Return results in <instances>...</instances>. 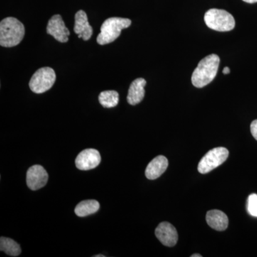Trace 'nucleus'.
<instances>
[{
	"mask_svg": "<svg viewBox=\"0 0 257 257\" xmlns=\"http://www.w3.org/2000/svg\"><path fill=\"white\" fill-rule=\"evenodd\" d=\"M219 63L220 59L215 54H212L202 59L193 72V85L195 87L202 88L212 82L217 74Z\"/></svg>",
	"mask_w": 257,
	"mask_h": 257,
	"instance_id": "obj_1",
	"label": "nucleus"
},
{
	"mask_svg": "<svg viewBox=\"0 0 257 257\" xmlns=\"http://www.w3.org/2000/svg\"><path fill=\"white\" fill-rule=\"evenodd\" d=\"M25 33V27L18 19L5 18L0 23V45L4 47L17 46L23 40Z\"/></svg>",
	"mask_w": 257,
	"mask_h": 257,
	"instance_id": "obj_2",
	"label": "nucleus"
},
{
	"mask_svg": "<svg viewBox=\"0 0 257 257\" xmlns=\"http://www.w3.org/2000/svg\"><path fill=\"white\" fill-rule=\"evenodd\" d=\"M132 21L128 19L111 18L104 22L101 27V32L96 38L100 45L111 43L119 37L121 30L128 28Z\"/></svg>",
	"mask_w": 257,
	"mask_h": 257,
	"instance_id": "obj_3",
	"label": "nucleus"
},
{
	"mask_svg": "<svg viewBox=\"0 0 257 257\" xmlns=\"http://www.w3.org/2000/svg\"><path fill=\"white\" fill-rule=\"evenodd\" d=\"M208 28L218 32H229L235 27L234 17L224 10L211 9L204 15Z\"/></svg>",
	"mask_w": 257,
	"mask_h": 257,
	"instance_id": "obj_4",
	"label": "nucleus"
},
{
	"mask_svg": "<svg viewBox=\"0 0 257 257\" xmlns=\"http://www.w3.org/2000/svg\"><path fill=\"white\" fill-rule=\"evenodd\" d=\"M229 157V151L224 147H216L210 150L202 157L198 165L199 173H209L216 167L222 165Z\"/></svg>",
	"mask_w": 257,
	"mask_h": 257,
	"instance_id": "obj_5",
	"label": "nucleus"
},
{
	"mask_svg": "<svg viewBox=\"0 0 257 257\" xmlns=\"http://www.w3.org/2000/svg\"><path fill=\"white\" fill-rule=\"evenodd\" d=\"M56 74L50 67H42L32 76L30 82V88L36 94H42L48 91L55 84Z\"/></svg>",
	"mask_w": 257,
	"mask_h": 257,
	"instance_id": "obj_6",
	"label": "nucleus"
},
{
	"mask_svg": "<svg viewBox=\"0 0 257 257\" xmlns=\"http://www.w3.org/2000/svg\"><path fill=\"white\" fill-rule=\"evenodd\" d=\"M101 162L99 152L94 149L83 150L75 160L76 167L80 170H90L96 168Z\"/></svg>",
	"mask_w": 257,
	"mask_h": 257,
	"instance_id": "obj_7",
	"label": "nucleus"
},
{
	"mask_svg": "<svg viewBox=\"0 0 257 257\" xmlns=\"http://www.w3.org/2000/svg\"><path fill=\"white\" fill-rule=\"evenodd\" d=\"M48 179L47 171L41 165L32 166L27 172V184L33 191L45 187Z\"/></svg>",
	"mask_w": 257,
	"mask_h": 257,
	"instance_id": "obj_8",
	"label": "nucleus"
},
{
	"mask_svg": "<svg viewBox=\"0 0 257 257\" xmlns=\"http://www.w3.org/2000/svg\"><path fill=\"white\" fill-rule=\"evenodd\" d=\"M47 32L58 42L62 43L68 42L70 32L65 26V24L60 15H54L49 20Z\"/></svg>",
	"mask_w": 257,
	"mask_h": 257,
	"instance_id": "obj_9",
	"label": "nucleus"
},
{
	"mask_svg": "<svg viewBox=\"0 0 257 257\" xmlns=\"http://www.w3.org/2000/svg\"><path fill=\"white\" fill-rule=\"evenodd\" d=\"M155 235L162 244L170 247L175 246L178 241L177 229L173 225L167 221L160 223L158 225L155 230Z\"/></svg>",
	"mask_w": 257,
	"mask_h": 257,
	"instance_id": "obj_10",
	"label": "nucleus"
},
{
	"mask_svg": "<svg viewBox=\"0 0 257 257\" xmlns=\"http://www.w3.org/2000/svg\"><path fill=\"white\" fill-rule=\"evenodd\" d=\"M74 31L78 35L79 38L84 41H87L92 37V28L88 22L87 14L83 10H79L76 13Z\"/></svg>",
	"mask_w": 257,
	"mask_h": 257,
	"instance_id": "obj_11",
	"label": "nucleus"
},
{
	"mask_svg": "<svg viewBox=\"0 0 257 257\" xmlns=\"http://www.w3.org/2000/svg\"><path fill=\"white\" fill-rule=\"evenodd\" d=\"M168 160L165 157L157 156L152 160L147 166L145 175L147 179L155 180L160 177L168 167Z\"/></svg>",
	"mask_w": 257,
	"mask_h": 257,
	"instance_id": "obj_12",
	"label": "nucleus"
},
{
	"mask_svg": "<svg viewBox=\"0 0 257 257\" xmlns=\"http://www.w3.org/2000/svg\"><path fill=\"white\" fill-rule=\"evenodd\" d=\"M147 82L145 79L138 78L134 80L128 91L127 101L131 105H136L145 97V87Z\"/></svg>",
	"mask_w": 257,
	"mask_h": 257,
	"instance_id": "obj_13",
	"label": "nucleus"
},
{
	"mask_svg": "<svg viewBox=\"0 0 257 257\" xmlns=\"http://www.w3.org/2000/svg\"><path fill=\"white\" fill-rule=\"evenodd\" d=\"M206 220L210 227L219 231L227 229L229 224V219L226 214L217 209L208 211Z\"/></svg>",
	"mask_w": 257,
	"mask_h": 257,
	"instance_id": "obj_14",
	"label": "nucleus"
},
{
	"mask_svg": "<svg viewBox=\"0 0 257 257\" xmlns=\"http://www.w3.org/2000/svg\"><path fill=\"white\" fill-rule=\"evenodd\" d=\"M100 205L99 203L96 200L82 201L77 204L74 209V212L77 216L84 217L94 214L99 210Z\"/></svg>",
	"mask_w": 257,
	"mask_h": 257,
	"instance_id": "obj_15",
	"label": "nucleus"
},
{
	"mask_svg": "<svg viewBox=\"0 0 257 257\" xmlns=\"http://www.w3.org/2000/svg\"><path fill=\"white\" fill-rule=\"evenodd\" d=\"M0 250L11 256H18L21 253V247L14 240L8 237L0 238Z\"/></svg>",
	"mask_w": 257,
	"mask_h": 257,
	"instance_id": "obj_16",
	"label": "nucleus"
},
{
	"mask_svg": "<svg viewBox=\"0 0 257 257\" xmlns=\"http://www.w3.org/2000/svg\"><path fill=\"white\" fill-rule=\"evenodd\" d=\"M99 101L104 107H114L119 103V94L114 90L104 91L99 94Z\"/></svg>",
	"mask_w": 257,
	"mask_h": 257,
	"instance_id": "obj_17",
	"label": "nucleus"
},
{
	"mask_svg": "<svg viewBox=\"0 0 257 257\" xmlns=\"http://www.w3.org/2000/svg\"><path fill=\"white\" fill-rule=\"evenodd\" d=\"M247 210L250 215L257 217V194H251L248 196Z\"/></svg>",
	"mask_w": 257,
	"mask_h": 257,
	"instance_id": "obj_18",
	"label": "nucleus"
},
{
	"mask_svg": "<svg viewBox=\"0 0 257 257\" xmlns=\"http://www.w3.org/2000/svg\"><path fill=\"white\" fill-rule=\"evenodd\" d=\"M250 128H251V135L257 141V119L251 122Z\"/></svg>",
	"mask_w": 257,
	"mask_h": 257,
	"instance_id": "obj_19",
	"label": "nucleus"
},
{
	"mask_svg": "<svg viewBox=\"0 0 257 257\" xmlns=\"http://www.w3.org/2000/svg\"><path fill=\"white\" fill-rule=\"evenodd\" d=\"M223 74H228L230 73V69L228 67H224V69H223Z\"/></svg>",
	"mask_w": 257,
	"mask_h": 257,
	"instance_id": "obj_20",
	"label": "nucleus"
},
{
	"mask_svg": "<svg viewBox=\"0 0 257 257\" xmlns=\"http://www.w3.org/2000/svg\"><path fill=\"white\" fill-rule=\"evenodd\" d=\"M243 1L245 3H250V4L257 3V0H243Z\"/></svg>",
	"mask_w": 257,
	"mask_h": 257,
	"instance_id": "obj_21",
	"label": "nucleus"
},
{
	"mask_svg": "<svg viewBox=\"0 0 257 257\" xmlns=\"http://www.w3.org/2000/svg\"><path fill=\"white\" fill-rule=\"evenodd\" d=\"M192 257H202V255L199 254V253H195V254H192Z\"/></svg>",
	"mask_w": 257,
	"mask_h": 257,
	"instance_id": "obj_22",
	"label": "nucleus"
},
{
	"mask_svg": "<svg viewBox=\"0 0 257 257\" xmlns=\"http://www.w3.org/2000/svg\"><path fill=\"white\" fill-rule=\"evenodd\" d=\"M95 257H105L104 255H96V256H94Z\"/></svg>",
	"mask_w": 257,
	"mask_h": 257,
	"instance_id": "obj_23",
	"label": "nucleus"
}]
</instances>
